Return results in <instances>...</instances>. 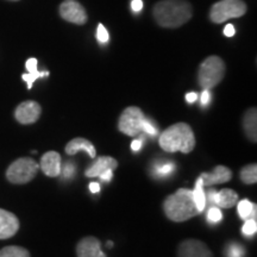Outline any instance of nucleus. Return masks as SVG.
<instances>
[{"label": "nucleus", "mask_w": 257, "mask_h": 257, "mask_svg": "<svg viewBox=\"0 0 257 257\" xmlns=\"http://www.w3.org/2000/svg\"><path fill=\"white\" fill-rule=\"evenodd\" d=\"M153 15L160 27L175 29L187 23L193 10L187 0H161L154 6Z\"/></svg>", "instance_id": "f257e3e1"}, {"label": "nucleus", "mask_w": 257, "mask_h": 257, "mask_svg": "<svg viewBox=\"0 0 257 257\" xmlns=\"http://www.w3.org/2000/svg\"><path fill=\"white\" fill-rule=\"evenodd\" d=\"M163 210L166 216L175 223H182L200 214L193 198V192L187 188H180L167 197L163 202Z\"/></svg>", "instance_id": "f03ea898"}, {"label": "nucleus", "mask_w": 257, "mask_h": 257, "mask_svg": "<svg viewBox=\"0 0 257 257\" xmlns=\"http://www.w3.org/2000/svg\"><path fill=\"white\" fill-rule=\"evenodd\" d=\"M160 147L167 153H191L195 147V136L192 127L186 123L173 124L159 138Z\"/></svg>", "instance_id": "7ed1b4c3"}, {"label": "nucleus", "mask_w": 257, "mask_h": 257, "mask_svg": "<svg viewBox=\"0 0 257 257\" xmlns=\"http://www.w3.org/2000/svg\"><path fill=\"white\" fill-rule=\"evenodd\" d=\"M224 61L219 56H208L199 67L198 82L201 88L211 89L224 79Z\"/></svg>", "instance_id": "20e7f679"}, {"label": "nucleus", "mask_w": 257, "mask_h": 257, "mask_svg": "<svg viewBox=\"0 0 257 257\" xmlns=\"http://www.w3.org/2000/svg\"><path fill=\"white\" fill-rule=\"evenodd\" d=\"M40 165L31 157H21L12 162L6 170V179L11 184L25 185L36 178Z\"/></svg>", "instance_id": "39448f33"}, {"label": "nucleus", "mask_w": 257, "mask_h": 257, "mask_svg": "<svg viewBox=\"0 0 257 257\" xmlns=\"http://www.w3.org/2000/svg\"><path fill=\"white\" fill-rule=\"evenodd\" d=\"M246 5L243 0H220L212 5L210 19L213 23H224L227 19L239 18L245 15Z\"/></svg>", "instance_id": "423d86ee"}, {"label": "nucleus", "mask_w": 257, "mask_h": 257, "mask_svg": "<svg viewBox=\"0 0 257 257\" xmlns=\"http://www.w3.org/2000/svg\"><path fill=\"white\" fill-rule=\"evenodd\" d=\"M146 115L137 106H128L120 114L118 130L126 136H138L143 133L142 125Z\"/></svg>", "instance_id": "0eeeda50"}, {"label": "nucleus", "mask_w": 257, "mask_h": 257, "mask_svg": "<svg viewBox=\"0 0 257 257\" xmlns=\"http://www.w3.org/2000/svg\"><path fill=\"white\" fill-rule=\"evenodd\" d=\"M60 16L64 21L78 25H83L88 19L86 10L76 0H64L60 5Z\"/></svg>", "instance_id": "6e6552de"}, {"label": "nucleus", "mask_w": 257, "mask_h": 257, "mask_svg": "<svg viewBox=\"0 0 257 257\" xmlns=\"http://www.w3.org/2000/svg\"><path fill=\"white\" fill-rule=\"evenodd\" d=\"M41 113V105L34 100H28L17 106V108L15 111V118L17 119L18 123L29 125L36 123L40 119Z\"/></svg>", "instance_id": "1a4fd4ad"}, {"label": "nucleus", "mask_w": 257, "mask_h": 257, "mask_svg": "<svg viewBox=\"0 0 257 257\" xmlns=\"http://www.w3.org/2000/svg\"><path fill=\"white\" fill-rule=\"evenodd\" d=\"M178 257H213V253L201 240L186 239L180 243Z\"/></svg>", "instance_id": "9d476101"}, {"label": "nucleus", "mask_w": 257, "mask_h": 257, "mask_svg": "<svg viewBox=\"0 0 257 257\" xmlns=\"http://www.w3.org/2000/svg\"><path fill=\"white\" fill-rule=\"evenodd\" d=\"M40 168L49 178H57L61 174L62 168V160L61 155L56 152H48L41 157Z\"/></svg>", "instance_id": "9b49d317"}, {"label": "nucleus", "mask_w": 257, "mask_h": 257, "mask_svg": "<svg viewBox=\"0 0 257 257\" xmlns=\"http://www.w3.org/2000/svg\"><path fill=\"white\" fill-rule=\"evenodd\" d=\"M78 257H106V253L101 250L100 240L95 237H85L76 245Z\"/></svg>", "instance_id": "f8f14e48"}, {"label": "nucleus", "mask_w": 257, "mask_h": 257, "mask_svg": "<svg viewBox=\"0 0 257 257\" xmlns=\"http://www.w3.org/2000/svg\"><path fill=\"white\" fill-rule=\"evenodd\" d=\"M19 230V220L12 212L0 208V239L14 237Z\"/></svg>", "instance_id": "ddd939ff"}, {"label": "nucleus", "mask_w": 257, "mask_h": 257, "mask_svg": "<svg viewBox=\"0 0 257 257\" xmlns=\"http://www.w3.org/2000/svg\"><path fill=\"white\" fill-rule=\"evenodd\" d=\"M208 199L214 205L220 208H231L238 202V194L230 188H224L220 192L210 189L208 191Z\"/></svg>", "instance_id": "4468645a"}, {"label": "nucleus", "mask_w": 257, "mask_h": 257, "mask_svg": "<svg viewBox=\"0 0 257 257\" xmlns=\"http://www.w3.org/2000/svg\"><path fill=\"white\" fill-rule=\"evenodd\" d=\"M202 180V185L205 186H213L220 185L230 181L232 179V172L231 169L225 166H217L212 173H201L199 176Z\"/></svg>", "instance_id": "2eb2a0df"}, {"label": "nucleus", "mask_w": 257, "mask_h": 257, "mask_svg": "<svg viewBox=\"0 0 257 257\" xmlns=\"http://www.w3.org/2000/svg\"><path fill=\"white\" fill-rule=\"evenodd\" d=\"M118 167L117 160L110 156H101L96 159L91 166L86 169L85 175L87 178H98L101 173L107 169H115Z\"/></svg>", "instance_id": "dca6fc26"}, {"label": "nucleus", "mask_w": 257, "mask_h": 257, "mask_svg": "<svg viewBox=\"0 0 257 257\" xmlns=\"http://www.w3.org/2000/svg\"><path fill=\"white\" fill-rule=\"evenodd\" d=\"M80 150H83V152L87 153V155L91 157V159H94L96 155V150L94 146H93L89 141L86 140V138H81V137L74 138V140L67 143L66 146L67 155L73 156L78 152H80Z\"/></svg>", "instance_id": "f3484780"}, {"label": "nucleus", "mask_w": 257, "mask_h": 257, "mask_svg": "<svg viewBox=\"0 0 257 257\" xmlns=\"http://www.w3.org/2000/svg\"><path fill=\"white\" fill-rule=\"evenodd\" d=\"M243 128L246 137L251 142L257 141V110L256 107H250L243 115Z\"/></svg>", "instance_id": "a211bd4d"}, {"label": "nucleus", "mask_w": 257, "mask_h": 257, "mask_svg": "<svg viewBox=\"0 0 257 257\" xmlns=\"http://www.w3.org/2000/svg\"><path fill=\"white\" fill-rule=\"evenodd\" d=\"M37 60L35 59V57L29 59L27 61V63H25L28 73L23 74V75H22V79L28 83V89L32 88V85H34V82L36 81L37 79L49 75V72H40V70L37 69Z\"/></svg>", "instance_id": "6ab92c4d"}, {"label": "nucleus", "mask_w": 257, "mask_h": 257, "mask_svg": "<svg viewBox=\"0 0 257 257\" xmlns=\"http://www.w3.org/2000/svg\"><path fill=\"white\" fill-rule=\"evenodd\" d=\"M237 210H238L239 217L242 218L243 220L256 219V205L252 204L249 199H243V200L238 201Z\"/></svg>", "instance_id": "aec40b11"}, {"label": "nucleus", "mask_w": 257, "mask_h": 257, "mask_svg": "<svg viewBox=\"0 0 257 257\" xmlns=\"http://www.w3.org/2000/svg\"><path fill=\"white\" fill-rule=\"evenodd\" d=\"M193 192V198H194L195 205H197V208L199 211V213L204 212L205 207H206V193H205L204 189V185H202V180L200 178H198L197 184H195V188Z\"/></svg>", "instance_id": "412c9836"}, {"label": "nucleus", "mask_w": 257, "mask_h": 257, "mask_svg": "<svg viewBox=\"0 0 257 257\" xmlns=\"http://www.w3.org/2000/svg\"><path fill=\"white\" fill-rule=\"evenodd\" d=\"M239 178L244 184L246 185H253L257 182V166L255 163H251V165H248L243 167L240 169Z\"/></svg>", "instance_id": "4be33fe9"}, {"label": "nucleus", "mask_w": 257, "mask_h": 257, "mask_svg": "<svg viewBox=\"0 0 257 257\" xmlns=\"http://www.w3.org/2000/svg\"><path fill=\"white\" fill-rule=\"evenodd\" d=\"M0 257H31L30 252L25 248L17 245L5 246L0 250Z\"/></svg>", "instance_id": "5701e85b"}, {"label": "nucleus", "mask_w": 257, "mask_h": 257, "mask_svg": "<svg viewBox=\"0 0 257 257\" xmlns=\"http://www.w3.org/2000/svg\"><path fill=\"white\" fill-rule=\"evenodd\" d=\"M225 255H226V257H244L245 249L239 243L231 242L225 248Z\"/></svg>", "instance_id": "b1692460"}, {"label": "nucleus", "mask_w": 257, "mask_h": 257, "mask_svg": "<svg viewBox=\"0 0 257 257\" xmlns=\"http://www.w3.org/2000/svg\"><path fill=\"white\" fill-rule=\"evenodd\" d=\"M257 231V221L256 219H248L242 226V233L244 236H253Z\"/></svg>", "instance_id": "393cba45"}, {"label": "nucleus", "mask_w": 257, "mask_h": 257, "mask_svg": "<svg viewBox=\"0 0 257 257\" xmlns=\"http://www.w3.org/2000/svg\"><path fill=\"white\" fill-rule=\"evenodd\" d=\"M207 219L210 223H219L223 219V213H221L219 207H211L207 212Z\"/></svg>", "instance_id": "a878e982"}, {"label": "nucleus", "mask_w": 257, "mask_h": 257, "mask_svg": "<svg viewBox=\"0 0 257 257\" xmlns=\"http://www.w3.org/2000/svg\"><path fill=\"white\" fill-rule=\"evenodd\" d=\"M96 38H98V42L100 44H106L108 42V40H110L108 32L102 24L98 25V29H96Z\"/></svg>", "instance_id": "bb28decb"}, {"label": "nucleus", "mask_w": 257, "mask_h": 257, "mask_svg": "<svg viewBox=\"0 0 257 257\" xmlns=\"http://www.w3.org/2000/svg\"><path fill=\"white\" fill-rule=\"evenodd\" d=\"M142 131H144L147 135H149V136H156L157 133H159V130H157V127L155 126L152 123V120H149L148 118L146 117V119L143 121V125H142Z\"/></svg>", "instance_id": "cd10ccee"}, {"label": "nucleus", "mask_w": 257, "mask_h": 257, "mask_svg": "<svg viewBox=\"0 0 257 257\" xmlns=\"http://www.w3.org/2000/svg\"><path fill=\"white\" fill-rule=\"evenodd\" d=\"M174 170H175V166L173 165V163H165V165L157 167L156 174L160 176H167V175L172 174Z\"/></svg>", "instance_id": "c85d7f7f"}, {"label": "nucleus", "mask_w": 257, "mask_h": 257, "mask_svg": "<svg viewBox=\"0 0 257 257\" xmlns=\"http://www.w3.org/2000/svg\"><path fill=\"white\" fill-rule=\"evenodd\" d=\"M98 178H100L102 181H106V182H110L112 178H113V169H107L105 170L104 173H101L100 175L98 176Z\"/></svg>", "instance_id": "c756f323"}, {"label": "nucleus", "mask_w": 257, "mask_h": 257, "mask_svg": "<svg viewBox=\"0 0 257 257\" xmlns=\"http://www.w3.org/2000/svg\"><path fill=\"white\" fill-rule=\"evenodd\" d=\"M201 104L204 106H206L210 104L211 101V93H210V89H204L201 93Z\"/></svg>", "instance_id": "7c9ffc66"}, {"label": "nucleus", "mask_w": 257, "mask_h": 257, "mask_svg": "<svg viewBox=\"0 0 257 257\" xmlns=\"http://www.w3.org/2000/svg\"><path fill=\"white\" fill-rule=\"evenodd\" d=\"M131 9H133L134 12H140L143 9L142 0H133L131 2Z\"/></svg>", "instance_id": "2f4dec72"}, {"label": "nucleus", "mask_w": 257, "mask_h": 257, "mask_svg": "<svg viewBox=\"0 0 257 257\" xmlns=\"http://www.w3.org/2000/svg\"><path fill=\"white\" fill-rule=\"evenodd\" d=\"M236 34V30H234V27L232 24H227L224 29V35L226 37H232Z\"/></svg>", "instance_id": "473e14b6"}, {"label": "nucleus", "mask_w": 257, "mask_h": 257, "mask_svg": "<svg viewBox=\"0 0 257 257\" xmlns=\"http://www.w3.org/2000/svg\"><path fill=\"white\" fill-rule=\"evenodd\" d=\"M185 98H186V101L189 102V104H193V102L197 101L198 93L197 92H189V93H187V94H186Z\"/></svg>", "instance_id": "72a5a7b5"}, {"label": "nucleus", "mask_w": 257, "mask_h": 257, "mask_svg": "<svg viewBox=\"0 0 257 257\" xmlns=\"http://www.w3.org/2000/svg\"><path fill=\"white\" fill-rule=\"evenodd\" d=\"M142 146H143V141L141 140H135L133 141V143H131V149L134 150V152H138V150L142 149Z\"/></svg>", "instance_id": "f704fd0d"}, {"label": "nucleus", "mask_w": 257, "mask_h": 257, "mask_svg": "<svg viewBox=\"0 0 257 257\" xmlns=\"http://www.w3.org/2000/svg\"><path fill=\"white\" fill-rule=\"evenodd\" d=\"M100 184L99 182H91L89 184V191L92 193H99L100 192Z\"/></svg>", "instance_id": "c9c22d12"}, {"label": "nucleus", "mask_w": 257, "mask_h": 257, "mask_svg": "<svg viewBox=\"0 0 257 257\" xmlns=\"http://www.w3.org/2000/svg\"><path fill=\"white\" fill-rule=\"evenodd\" d=\"M106 245H107V248H112V246H113V243L107 242V244H106Z\"/></svg>", "instance_id": "e433bc0d"}, {"label": "nucleus", "mask_w": 257, "mask_h": 257, "mask_svg": "<svg viewBox=\"0 0 257 257\" xmlns=\"http://www.w3.org/2000/svg\"><path fill=\"white\" fill-rule=\"evenodd\" d=\"M11 2H18V0H11Z\"/></svg>", "instance_id": "4c0bfd02"}]
</instances>
